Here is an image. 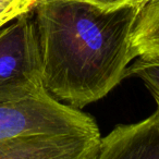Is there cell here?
<instances>
[{"label": "cell", "instance_id": "obj_6", "mask_svg": "<svg viewBox=\"0 0 159 159\" xmlns=\"http://www.w3.org/2000/svg\"><path fill=\"white\" fill-rule=\"evenodd\" d=\"M137 57H159V0H150L137 14L131 35Z\"/></svg>", "mask_w": 159, "mask_h": 159}, {"label": "cell", "instance_id": "obj_8", "mask_svg": "<svg viewBox=\"0 0 159 159\" xmlns=\"http://www.w3.org/2000/svg\"><path fill=\"white\" fill-rule=\"evenodd\" d=\"M38 2L39 0H0V29L32 12Z\"/></svg>", "mask_w": 159, "mask_h": 159}, {"label": "cell", "instance_id": "obj_10", "mask_svg": "<svg viewBox=\"0 0 159 159\" xmlns=\"http://www.w3.org/2000/svg\"><path fill=\"white\" fill-rule=\"evenodd\" d=\"M149 1L150 0H131V6H132V7L137 11V13H139V12L143 9L144 6H145L146 3L149 2Z\"/></svg>", "mask_w": 159, "mask_h": 159}, {"label": "cell", "instance_id": "obj_5", "mask_svg": "<svg viewBox=\"0 0 159 159\" xmlns=\"http://www.w3.org/2000/svg\"><path fill=\"white\" fill-rule=\"evenodd\" d=\"M95 159H159V109L143 121L118 125L102 137Z\"/></svg>", "mask_w": 159, "mask_h": 159}, {"label": "cell", "instance_id": "obj_4", "mask_svg": "<svg viewBox=\"0 0 159 159\" xmlns=\"http://www.w3.org/2000/svg\"><path fill=\"white\" fill-rule=\"evenodd\" d=\"M100 133L35 135L0 143V159H95Z\"/></svg>", "mask_w": 159, "mask_h": 159}, {"label": "cell", "instance_id": "obj_2", "mask_svg": "<svg viewBox=\"0 0 159 159\" xmlns=\"http://www.w3.org/2000/svg\"><path fill=\"white\" fill-rule=\"evenodd\" d=\"M100 133L95 120L62 104L45 89L36 95L0 102V143L35 135Z\"/></svg>", "mask_w": 159, "mask_h": 159}, {"label": "cell", "instance_id": "obj_3", "mask_svg": "<svg viewBox=\"0 0 159 159\" xmlns=\"http://www.w3.org/2000/svg\"><path fill=\"white\" fill-rule=\"evenodd\" d=\"M45 89L32 11L0 29V102L20 100Z\"/></svg>", "mask_w": 159, "mask_h": 159}, {"label": "cell", "instance_id": "obj_1", "mask_svg": "<svg viewBox=\"0 0 159 159\" xmlns=\"http://www.w3.org/2000/svg\"><path fill=\"white\" fill-rule=\"evenodd\" d=\"M33 14L44 86L58 100L81 109L126 77L136 58L132 6L107 11L76 0H39Z\"/></svg>", "mask_w": 159, "mask_h": 159}, {"label": "cell", "instance_id": "obj_7", "mask_svg": "<svg viewBox=\"0 0 159 159\" xmlns=\"http://www.w3.org/2000/svg\"><path fill=\"white\" fill-rule=\"evenodd\" d=\"M134 76L143 81L159 109V57H137L126 69V77Z\"/></svg>", "mask_w": 159, "mask_h": 159}, {"label": "cell", "instance_id": "obj_9", "mask_svg": "<svg viewBox=\"0 0 159 159\" xmlns=\"http://www.w3.org/2000/svg\"><path fill=\"white\" fill-rule=\"evenodd\" d=\"M76 1L89 3L107 11H112L126 6H131V0H76Z\"/></svg>", "mask_w": 159, "mask_h": 159}]
</instances>
